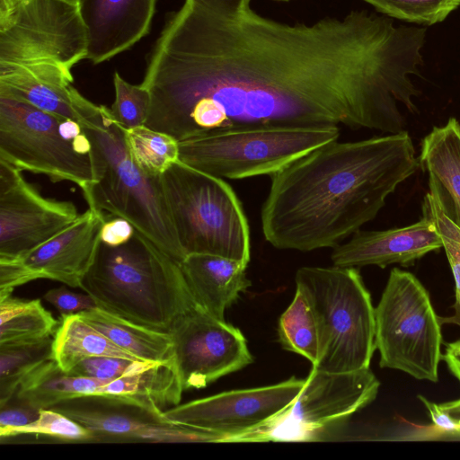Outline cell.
Masks as SVG:
<instances>
[{
	"instance_id": "obj_1",
	"label": "cell",
	"mask_w": 460,
	"mask_h": 460,
	"mask_svg": "<svg viewBox=\"0 0 460 460\" xmlns=\"http://www.w3.org/2000/svg\"><path fill=\"white\" fill-rule=\"evenodd\" d=\"M411 59L393 22L367 10L288 23L252 0H183L141 84L145 126L179 142L248 127L398 130Z\"/></svg>"
},
{
	"instance_id": "obj_2",
	"label": "cell",
	"mask_w": 460,
	"mask_h": 460,
	"mask_svg": "<svg viewBox=\"0 0 460 460\" xmlns=\"http://www.w3.org/2000/svg\"><path fill=\"white\" fill-rule=\"evenodd\" d=\"M419 168L406 130L326 143L270 175L261 210L264 238L281 250L334 248L373 220Z\"/></svg>"
},
{
	"instance_id": "obj_3",
	"label": "cell",
	"mask_w": 460,
	"mask_h": 460,
	"mask_svg": "<svg viewBox=\"0 0 460 460\" xmlns=\"http://www.w3.org/2000/svg\"><path fill=\"white\" fill-rule=\"evenodd\" d=\"M80 288L97 307L167 332L197 305L181 263L137 231L119 246L100 243Z\"/></svg>"
},
{
	"instance_id": "obj_4",
	"label": "cell",
	"mask_w": 460,
	"mask_h": 460,
	"mask_svg": "<svg viewBox=\"0 0 460 460\" xmlns=\"http://www.w3.org/2000/svg\"><path fill=\"white\" fill-rule=\"evenodd\" d=\"M94 158L97 180L83 192L88 208L128 220L140 234L180 263L184 254L158 177L145 173L130 158L124 130L111 110H99L83 124Z\"/></svg>"
},
{
	"instance_id": "obj_5",
	"label": "cell",
	"mask_w": 460,
	"mask_h": 460,
	"mask_svg": "<svg viewBox=\"0 0 460 460\" xmlns=\"http://www.w3.org/2000/svg\"><path fill=\"white\" fill-rule=\"evenodd\" d=\"M296 286L307 299L318 328L319 358L327 372L368 368L376 349L375 308L357 268H299Z\"/></svg>"
},
{
	"instance_id": "obj_6",
	"label": "cell",
	"mask_w": 460,
	"mask_h": 460,
	"mask_svg": "<svg viewBox=\"0 0 460 460\" xmlns=\"http://www.w3.org/2000/svg\"><path fill=\"white\" fill-rule=\"evenodd\" d=\"M180 245L187 256L207 253L248 265V219L232 187L222 178L181 161L159 176Z\"/></svg>"
},
{
	"instance_id": "obj_7",
	"label": "cell",
	"mask_w": 460,
	"mask_h": 460,
	"mask_svg": "<svg viewBox=\"0 0 460 460\" xmlns=\"http://www.w3.org/2000/svg\"><path fill=\"white\" fill-rule=\"evenodd\" d=\"M339 137L336 126H261L219 130L179 142V159L222 179L270 176Z\"/></svg>"
},
{
	"instance_id": "obj_8",
	"label": "cell",
	"mask_w": 460,
	"mask_h": 460,
	"mask_svg": "<svg viewBox=\"0 0 460 460\" xmlns=\"http://www.w3.org/2000/svg\"><path fill=\"white\" fill-rule=\"evenodd\" d=\"M375 320L381 367L401 370L418 380H438L442 323L413 274L398 268L390 271Z\"/></svg>"
},
{
	"instance_id": "obj_9",
	"label": "cell",
	"mask_w": 460,
	"mask_h": 460,
	"mask_svg": "<svg viewBox=\"0 0 460 460\" xmlns=\"http://www.w3.org/2000/svg\"><path fill=\"white\" fill-rule=\"evenodd\" d=\"M63 118L0 96V160L51 181H71L85 191L97 180L93 146L63 132ZM86 133V132H85Z\"/></svg>"
},
{
	"instance_id": "obj_10",
	"label": "cell",
	"mask_w": 460,
	"mask_h": 460,
	"mask_svg": "<svg viewBox=\"0 0 460 460\" xmlns=\"http://www.w3.org/2000/svg\"><path fill=\"white\" fill-rule=\"evenodd\" d=\"M86 57V31L77 4L0 0V69L46 62L71 71Z\"/></svg>"
},
{
	"instance_id": "obj_11",
	"label": "cell",
	"mask_w": 460,
	"mask_h": 460,
	"mask_svg": "<svg viewBox=\"0 0 460 460\" xmlns=\"http://www.w3.org/2000/svg\"><path fill=\"white\" fill-rule=\"evenodd\" d=\"M380 382L368 368L327 372L312 367L296 400L243 441H309L372 402Z\"/></svg>"
},
{
	"instance_id": "obj_12",
	"label": "cell",
	"mask_w": 460,
	"mask_h": 460,
	"mask_svg": "<svg viewBox=\"0 0 460 460\" xmlns=\"http://www.w3.org/2000/svg\"><path fill=\"white\" fill-rule=\"evenodd\" d=\"M305 379L232 390L178 404L163 411L167 422L220 434L240 442L287 409L301 392Z\"/></svg>"
},
{
	"instance_id": "obj_13",
	"label": "cell",
	"mask_w": 460,
	"mask_h": 460,
	"mask_svg": "<svg viewBox=\"0 0 460 460\" xmlns=\"http://www.w3.org/2000/svg\"><path fill=\"white\" fill-rule=\"evenodd\" d=\"M168 332L183 391L204 388L253 361L242 332L198 305L178 317Z\"/></svg>"
},
{
	"instance_id": "obj_14",
	"label": "cell",
	"mask_w": 460,
	"mask_h": 460,
	"mask_svg": "<svg viewBox=\"0 0 460 460\" xmlns=\"http://www.w3.org/2000/svg\"><path fill=\"white\" fill-rule=\"evenodd\" d=\"M105 220L103 212L88 208L41 245L19 258L0 261V297L39 279L80 288L94 261Z\"/></svg>"
},
{
	"instance_id": "obj_15",
	"label": "cell",
	"mask_w": 460,
	"mask_h": 460,
	"mask_svg": "<svg viewBox=\"0 0 460 460\" xmlns=\"http://www.w3.org/2000/svg\"><path fill=\"white\" fill-rule=\"evenodd\" d=\"M79 215L73 202L43 197L22 171L0 160V261L23 256Z\"/></svg>"
},
{
	"instance_id": "obj_16",
	"label": "cell",
	"mask_w": 460,
	"mask_h": 460,
	"mask_svg": "<svg viewBox=\"0 0 460 460\" xmlns=\"http://www.w3.org/2000/svg\"><path fill=\"white\" fill-rule=\"evenodd\" d=\"M50 409L89 429L93 442H228L223 435L170 423L160 414L103 396L68 399Z\"/></svg>"
},
{
	"instance_id": "obj_17",
	"label": "cell",
	"mask_w": 460,
	"mask_h": 460,
	"mask_svg": "<svg viewBox=\"0 0 460 460\" xmlns=\"http://www.w3.org/2000/svg\"><path fill=\"white\" fill-rule=\"evenodd\" d=\"M442 239L433 222L426 217L407 226L383 231L358 230L344 243L333 248L334 266L385 268L398 263L411 266L427 253L442 248Z\"/></svg>"
},
{
	"instance_id": "obj_18",
	"label": "cell",
	"mask_w": 460,
	"mask_h": 460,
	"mask_svg": "<svg viewBox=\"0 0 460 460\" xmlns=\"http://www.w3.org/2000/svg\"><path fill=\"white\" fill-rule=\"evenodd\" d=\"M70 70L52 63H34L0 69V96L31 104L44 111L82 125L100 105L74 86Z\"/></svg>"
},
{
	"instance_id": "obj_19",
	"label": "cell",
	"mask_w": 460,
	"mask_h": 460,
	"mask_svg": "<svg viewBox=\"0 0 460 460\" xmlns=\"http://www.w3.org/2000/svg\"><path fill=\"white\" fill-rule=\"evenodd\" d=\"M156 0H78L87 39L86 58L109 60L147 34Z\"/></svg>"
},
{
	"instance_id": "obj_20",
	"label": "cell",
	"mask_w": 460,
	"mask_h": 460,
	"mask_svg": "<svg viewBox=\"0 0 460 460\" xmlns=\"http://www.w3.org/2000/svg\"><path fill=\"white\" fill-rule=\"evenodd\" d=\"M420 168L428 174L429 193L460 229V122L449 118L422 139Z\"/></svg>"
},
{
	"instance_id": "obj_21",
	"label": "cell",
	"mask_w": 460,
	"mask_h": 460,
	"mask_svg": "<svg viewBox=\"0 0 460 460\" xmlns=\"http://www.w3.org/2000/svg\"><path fill=\"white\" fill-rule=\"evenodd\" d=\"M247 264L223 256L193 253L181 262L187 285L197 303L211 315L225 320V312L251 281Z\"/></svg>"
},
{
	"instance_id": "obj_22",
	"label": "cell",
	"mask_w": 460,
	"mask_h": 460,
	"mask_svg": "<svg viewBox=\"0 0 460 460\" xmlns=\"http://www.w3.org/2000/svg\"><path fill=\"white\" fill-rule=\"evenodd\" d=\"M77 314L118 347L139 360L148 362L175 360L173 341L167 332L132 323L97 306Z\"/></svg>"
},
{
	"instance_id": "obj_23",
	"label": "cell",
	"mask_w": 460,
	"mask_h": 460,
	"mask_svg": "<svg viewBox=\"0 0 460 460\" xmlns=\"http://www.w3.org/2000/svg\"><path fill=\"white\" fill-rule=\"evenodd\" d=\"M53 358L68 373L80 361L92 357H115L139 360L84 322L77 314L61 316L53 335Z\"/></svg>"
},
{
	"instance_id": "obj_24",
	"label": "cell",
	"mask_w": 460,
	"mask_h": 460,
	"mask_svg": "<svg viewBox=\"0 0 460 460\" xmlns=\"http://www.w3.org/2000/svg\"><path fill=\"white\" fill-rule=\"evenodd\" d=\"M59 323L39 298L0 297V347L42 341L55 334Z\"/></svg>"
},
{
	"instance_id": "obj_25",
	"label": "cell",
	"mask_w": 460,
	"mask_h": 460,
	"mask_svg": "<svg viewBox=\"0 0 460 460\" xmlns=\"http://www.w3.org/2000/svg\"><path fill=\"white\" fill-rule=\"evenodd\" d=\"M278 335L283 349L305 357L312 367L317 364L320 350L317 323L307 299L297 289L291 304L280 315Z\"/></svg>"
},
{
	"instance_id": "obj_26",
	"label": "cell",
	"mask_w": 460,
	"mask_h": 460,
	"mask_svg": "<svg viewBox=\"0 0 460 460\" xmlns=\"http://www.w3.org/2000/svg\"><path fill=\"white\" fill-rule=\"evenodd\" d=\"M124 140L132 161L150 176H160L180 160L179 141L145 125L124 130Z\"/></svg>"
},
{
	"instance_id": "obj_27",
	"label": "cell",
	"mask_w": 460,
	"mask_h": 460,
	"mask_svg": "<svg viewBox=\"0 0 460 460\" xmlns=\"http://www.w3.org/2000/svg\"><path fill=\"white\" fill-rule=\"evenodd\" d=\"M53 338L42 341L0 347V407L15 394L24 375L39 362L53 358Z\"/></svg>"
},
{
	"instance_id": "obj_28",
	"label": "cell",
	"mask_w": 460,
	"mask_h": 460,
	"mask_svg": "<svg viewBox=\"0 0 460 460\" xmlns=\"http://www.w3.org/2000/svg\"><path fill=\"white\" fill-rule=\"evenodd\" d=\"M18 436L48 438L49 442H93V434L66 415L53 409H40L36 420L24 426L0 429L1 440Z\"/></svg>"
},
{
	"instance_id": "obj_29",
	"label": "cell",
	"mask_w": 460,
	"mask_h": 460,
	"mask_svg": "<svg viewBox=\"0 0 460 460\" xmlns=\"http://www.w3.org/2000/svg\"><path fill=\"white\" fill-rule=\"evenodd\" d=\"M392 18L423 25L444 21L460 6V0H364Z\"/></svg>"
},
{
	"instance_id": "obj_30",
	"label": "cell",
	"mask_w": 460,
	"mask_h": 460,
	"mask_svg": "<svg viewBox=\"0 0 460 460\" xmlns=\"http://www.w3.org/2000/svg\"><path fill=\"white\" fill-rule=\"evenodd\" d=\"M115 100L110 108L113 119L128 130L145 125L150 107V95L140 84H131L119 73L113 75Z\"/></svg>"
},
{
	"instance_id": "obj_31",
	"label": "cell",
	"mask_w": 460,
	"mask_h": 460,
	"mask_svg": "<svg viewBox=\"0 0 460 460\" xmlns=\"http://www.w3.org/2000/svg\"><path fill=\"white\" fill-rule=\"evenodd\" d=\"M154 363L155 362L115 357H92L80 361L66 374L101 379H114L143 371Z\"/></svg>"
},
{
	"instance_id": "obj_32",
	"label": "cell",
	"mask_w": 460,
	"mask_h": 460,
	"mask_svg": "<svg viewBox=\"0 0 460 460\" xmlns=\"http://www.w3.org/2000/svg\"><path fill=\"white\" fill-rule=\"evenodd\" d=\"M43 299L52 305L61 316H66L87 311L97 306L95 300L89 294L73 292L65 286L47 291Z\"/></svg>"
},
{
	"instance_id": "obj_33",
	"label": "cell",
	"mask_w": 460,
	"mask_h": 460,
	"mask_svg": "<svg viewBox=\"0 0 460 460\" xmlns=\"http://www.w3.org/2000/svg\"><path fill=\"white\" fill-rule=\"evenodd\" d=\"M135 228L126 219L108 215L100 232V240L109 246H119L128 243L135 234Z\"/></svg>"
},
{
	"instance_id": "obj_34",
	"label": "cell",
	"mask_w": 460,
	"mask_h": 460,
	"mask_svg": "<svg viewBox=\"0 0 460 460\" xmlns=\"http://www.w3.org/2000/svg\"><path fill=\"white\" fill-rule=\"evenodd\" d=\"M0 409V429L27 425L36 420L40 414L39 409L17 400H15L14 403L8 402L4 406H1Z\"/></svg>"
},
{
	"instance_id": "obj_35",
	"label": "cell",
	"mask_w": 460,
	"mask_h": 460,
	"mask_svg": "<svg viewBox=\"0 0 460 460\" xmlns=\"http://www.w3.org/2000/svg\"><path fill=\"white\" fill-rule=\"evenodd\" d=\"M440 237L442 239V248L446 252L456 283L455 314L449 318L442 319V321L460 326V243L445 236Z\"/></svg>"
},
{
	"instance_id": "obj_36",
	"label": "cell",
	"mask_w": 460,
	"mask_h": 460,
	"mask_svg": "<svg viewBox=\"0 0 460 460\" xmlns=\"http://www.w3.org/2000/svg\"><path fill=\"white\" fill-rule=\"evenodd\" d=\"M418 398L424 403L438 428L447 432L460 430V420L454 418L441 404L432 402L422 395Z\"/></svg>"
},
{
	"instance_id": "obj_37",
	"label": "cell",
	"mask_w": 460,
	"mask_h": 460,
	"mask_svg": "<svg viewBox=\"0 0 460 460\" xmlns=\"http://www.w3.org/2000/svg\"><path fill=\"white\" fill-rule=\"evenodd\" d=\"M442 358L452 374L460 381V340L448 343Z\"/></svg>"
},
{
	"instance_id": "obj_38",
	"label": "cell",
	"mask_w": 460,
	"mask_h": 460,
	"mask_svg": "<svg viewBox=\"0 0 460 460\" xmlns=\"http://www.w3.org/2000/svg\"><path fill=\"white\" fill-rule=\"evenodd\" d=\"M441 405L452 415L460 414V399L454 402L441 403Z\"/></svg>"
},
{
	"instance_id": "obj_39",
	"label": "cell",
	"mask_w": 460,
	"mask_h": 460,
	"mask_svg": "<svg viewBox=\"0 0 460 460\" xmlns=\"http://www.w3.org/2000/svg\"><path fill=\"white\" fill-rule=\"evenodd\" d=\"M65 1L74 4H77V3H78V0H65Z\"/></svg>"
},
{
	"instance_id": "obj_40",
	"label": "cell",
	"mask_w": 460,
	"mask_h": 460,
	"mask_svg": "<svg viewBox=\"0 0 460 460\" xmlns=\"http://www.w3.org/2000/svg\"><path fill=\"white\" fill-rule=\"evenodd\" d=\"M275 1H285V2H288V1H290V0H275Z\"/></svg>"
}]
</instances>
